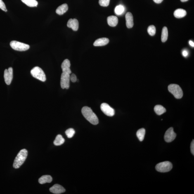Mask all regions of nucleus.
Listing matches in <instances>:
<instances>
[{"label":"nucleus","instance_id":"1","mask_svg":"<svg viewBox=\"0 0 194 194\" xmlns=\"http://www.w3.org/2000/svg\"><path fill=\"white\" fill-rule=\"evenodd\" d=\"M82 113L85 118L93 125L98 123V117L90 107H84L82 109Z\"/></svg>","mask_w":194,"mask_h":194},{"label":"nucleus","instance_id":"2","mask_svg":"<svg viewBox=\"0 0 194 194\" xmlns=\"http://www.w3.org/2000/svg\"><path fill=\"white\" fill-rule=\"evenodd\" d=\"M28 155L27 151L25 149L21 150L15 157L13 164V167L15 169L20 168L25 162Z\"/></svg>","mask_w":194,"mask_h":194},{"label":"nucleus","instance_id":"3","mask_svg":"<svg viewBox=\"0 0 194 194\" xmlns=\"http://www.w3.org/2000/svg\"><path fill=\"white\" fill-rule=\"evenodd\" d=\"M31 73L33 77L42 82H45L46 80V74L42 69L39 67H35L32 68L31 71Z\"/></svg>","mask_w":194,"mask_h":194},{"label":"nucleus","instance_id":"4","mask_svg":"<svg viewBox=\"0 0 194 194\" xmlns=\"http://www.w3.org/2000/svg\"><path fill=\"white\" fill-rule=\"evenodd\" d=\"M168 89L170 92L172 93L176 98L179 99L183 96L182 90L178 85L173 84L169 85Z\"/></svg>","mask_w":194,"mask_h":194},{"label":"nucleus","instance_id":"5","mask_svg":"<svg viewBox=\"0 0 194 194\" xmlns=\"http://www.w3.org/2000/svg\"><path fill=\"white\" fill-rule=\"evenodd\" d=\"M173 165L171 163L168 161L163 162L157 164L155 168L159 172L165 173L169 172L172 169Z\"/></svg>","mask_w":194,"mask_h":194},{"label":"nucleus","instance_id":"6","mask_svg":"<svg viewBox=\"0 0 194 194\" xmlns=\"http://www.w3.org/2000/svg\"><path fill=\"white\" fill-rule=\"evenodd\" d=\"M10 45L13 49L18 51H25L30 48V46L29 45L17 41H11Z\"/></svg>","mask_w":194,"mask_h":194},{"label":"nucleus","instance_id":"7","mask_svg":"<svg viewBox=\"0 0 194 194\" xmlns=\"http://www.w3.org/2000/svg\"><path fill=\"white\" fill-rule=\"evenodd\" d=\"M70 74L62 73L60 80V86L62 89H68L70 86Z\"/></svg>","mask_w":194,"mask_h":194},{"label":"nucleus","instance_id":"8","mask_svg":"<svg viewBox=\"0 0 194 194\" xmlns=\"http://www.w3.org/2000/svg\"><path fill=\"white\" fill-rule=\"evenodd\" d=\"M100 108H101L102 111L106 115L109 116V117H112L115 114V110L108 104L106 103L102 104L100 106Z\"/></svg>","mask_w":194,"mask_h":194},{"label":"nucleus","instance_id":"9","mask_svg":"<svg viewBox=\"0 0 194 194\" xmlns=\"http://www.w3.org/2000/svg\"><path fill=\"white\" fill-rule=\"evenodd\" d=\"M176 134L172 127L169 128L166 132L164 135V139L167 143H170L175 139Z\"/></svg>","mask_w":194,"mask_h":194},{"label":"nucleus","instance_id":"10","mask_svg":"<svg viewBox=\"0 0 194 194\" xmlns=\"http://www.w3.org/2000/svg\"><path fill=\"white\" fill-rule=\"evenodd\" d=\"M4 79L5 82L7 85L11 84L13 78V70L12 67L6 69L4 71Z\"/></svg>","mask_w":194,"mask_h":194},{"label":"nucleus","instance_id":"11","mask_svg":"<svg viewBox=\"0 0 194 194\" xmlns=\"http://www.w3.org/2000/svg\"><path fill=\"white\" fill-rule=\"evenodd\" d=\"M50 191L55 194H60L64 193L65 190L63 187L58 184H55L50 188Z\"/></svg>","mask_w":194,"mask_h":194},{"label":"nucleus","instance_id":"12","mask_svg":"<svg viewBox=\"0 0 194 194\" xmlns=\"http://www.w3.org/2000/svg\"><path fill=\"white\" fill-rule=\"evenodd\" d=\"M68 27L71 28L74 31H77L78 30L79 23L78 21L76 19H70L67 22Z\"/></svg>","mask_w":194,"mask_h":194},{"label":"nucleus","instance_id":"13","mask_svg":"<svg viewBox=\"0 0 194 194\" xmlns=\"http://www.w3.org/2000/svg\"><path fill=\"white\" fill-rule=\"evenodd\" d=\"M71 63L70 60L66 59L64 60L61 65V68L63 72L71 74V71L70 69Z\"/></svg>","mask_w":194,"mask_h":194},{"label":"nucleus","instance_id":"14","mask_svg":"<svg viewBox=\"0 0 194 194\" xmlns=\"http://www.w3.org/2000/svg\"><path fill=\"white\" fill-rule=\"evenodd\" d=\"M126 26L128 28H131L134 25L133 17L132 14L131 12H127L126 15Z\"/></svg>","mask_w":194,"mask_h":194},{"label":"nucleus","instance_id":"15","mask_svg":"<svg viewBox=\"0 0 194 194\" xmlns=\"http://www.w3.org/2000/svg\"><path fill=\"white\" fill-rule=\"evenodd\" d=\"M109 42L108 38L103 37L96 40L93 43V46H103L107 45Z\"/></svg>","mask_w":194,"mask_h":194},{"label":"nucleus","instance_id":"16","mask_svg":"<svg viewBox=\"0 0 194 194\" xmlns=\"http://www.w3.org/2000/svg\"><path fill=\"white\" fill-rule=\"evenodd\" d=\"M108 25L111 27H115L118 24V20L117 17L114 15H111L107 18Z\"/></svg>","mask_w":194,"mask_h":194},{"label":"nucleus","instance_id":"17","mask_svg":"<svg viewBox=\"0 0 194 194\" xmlns=\"http://www.w3.org/2000/svg\"><path fill=\"white\" fill-rule=\"evenodd\" d=\"M68 7L67 4H63L58 7L56 10V12L60 15L64 14L68 10Z\"/></svg>","mask_w":194,"mask_h":194},{"label":"nucleus","instance_id":"18","mask_svg":"<svg viewBox=\"0 0 194 194\" xmlns=\"http://www.w3.org/2000/svg\"><path fill=\"white\" fill-rule=\"evenodd\" d=\"M187 15L186 10L182 9H178L174 11V15L176 18H180L185 17Z\"/></svg>","mask_w":194,"mask_h":194},{"label":"nucleus","instance_id":"19","mask_svg":"<svg viewBox=\"0 0 194 194\" xmlns=\"http://www.w3.org/2000/svg\"><path fill=\"white\" fill-rule=\"evenodd\" d=\"M52 178L51 176L44 175L41 176L39 179V182L41 184L47 183H50L52 181Z\"/></svg>","mask_w":194,"mask_h":194},{"label":"nucleus","instance_id":"20","mask_svg":"<svg viewBox=\"0 0 194 194\" xmlns=\"http://www.w3.org/2000/svg\"><path fill=\"white\" fill-rule=\"evenodd\" d=\"M154 110L157 115H161L166 112L165 108L161 105H156L154 108Z\"/></svg>","mask_w":194,"mask_h":194},{"label":"nucleus","instance_id":"21","mask_svg":"<svg viewBox=\"0 0 194 194\" xmlns=\"http://www.w3.org/2000/svg\"><path fill=\"white\" fill-rule=\"evenodd\" d=\"M65 140L62 136V135L58 134L57 136L55 139L54 141V144L55 146L61 145L65 143Z\"/></svg>","mask_w":194,"mask_h":194},{"label":"nucleus","instance_id":"22","mask_svg":"<svg viewBox=\"0 0 194 194\" xmlns=\"http://www.w3.org/2000/svg\"><path fill=\"white\" fill-rule=\"evenodd\" d=\"M22 2L30 7H35L37 6L38 2L36 0H21Z\"/></svg>","mask_w":194,"mask_h":194},{"label":"nucleus","instance_id":"23","mask_svg":"<svg viewBox=\"0 0 194 194\" xmlns=\"http://www.w3.org/2000/svg\"><path fill=\"white\" fill-rule=\"evenodd\" d=\"M145 132V130L144 129H140L137 132V136L140 141H143L144 139Z\"/></svg>","mask_w":194,"mask_h":194},{"label":"nucleus","instance_id":"24","mask_svg":"<svg viewBox=\"0 0 194 194\" xmlns=\"http://www.w3.org/2000/svg\"><path fill=\"white\" fill-rule=\"evenodd\" d=\"M168 36L167 28L164 27L163 28L162 34V41L163 43L167 41Z\"/></svg>","mask_w":194,"mask_h":194},{"label":"nucleus","instance_id":"25","mask_svg":"<svg viewBox=\"0 0 194 194\" xmlns=\"http://www.w3.org/2000/svg\"><path fill=\"white\" fill-rule=\"evenodd\" d=\"M124 11V8L122 5H119L116 7L115 9V12L116 14L121 15L123 13Z\"/></svg>","mask_w":194,"mask_h":194},{"label":"nucleus","instance_id":"26","mask_svg":"<svg viewBox=\"0 0 194 194\" xmlns=\"http://www.w3.org/2000/svg\"><path fill=\"white\" fill-rule=\"evenodd\" d=\"M75 132L73 129H69L66 131L65 133L67 136L68 138H71L75 134Z\"/></svg>","mask_w":194,"mask_h":194},{"label":"nucleus","instance_id":"27","mask_svg":"<svg viewBox=\"0 0 194 194\" xmlns=\"http://www.w3.org/2000/svg\"><path fill=\"white\" fill-rule=\"evenodd\" d=\"M148 32L149 34L151 36H153L155 34L156 30L155 26L151 25L148 27Z\"/></svg>","mask_w":194,"mask_h":194},{"label":"nucleus","instance_id":"28","mask_svg":"<svg viewBox=\"0 0 194 194\" xmlns=\"http://www.w3.org/2000/svg\"><path fill=\"white\" fill-rule=\"evenodd\" d=\"M110 0H99V4L103 7H107L109 4Z\"/></svg>","mask_w":194,"mask_h":194},{"label":"nucleus","instance_id":"29","mask_svg":"<svg viewBox=\"0 0 194 194\" xmlns=\"http://www.w3.org/2000/svg\"><path fill=\"white\" fill-rule=\"evenodd\" d=\"M0 8L5 12L7 11L6 8V5H5L4 3L3 2L2 0H0Z\"/></svg>","mask_w":194,"mask_h":194},{"label":"nucleus","instance_id":"30","mask_svg":"<svg viewBox=\"0 0 194 194\" xmlns=\"http://www.w3.org/2000/svg\"><path fill=\"white\" fill-rule=\"evenodd\" d=\"M70 79L72 82H75L77 81V77L75 74H72L70 76Z\"/></svg>","mask_w":194,"mask_h":194},{"label":"nucleus","instance_id":"31","mask_svg":"<svg viewBox=\"0 0 194 194\" xmlns=\"http://www.w3.org/2000/svg\"><path fill=\"white\" fill-rule=\"evenodd\" d=\"M190 149H191V152L192 154L194 155V140L192 141L190 145Z\"/></svg>","mask_w":194,"mask_h":194},{"label":"nucleus","instance_id":"32","mask_svg":"<svg viewBox=\"0 0 194 194\" xmlns=\"http://www.w3.org/2000/svg\"><path fill=\"white\" fill-rule=\"evenodd\" d=\"M182 54L183 56L185 57H186L187 56V55H188V52L187 51H183Z\"/></svg>","mask_w":194,"mask_h":194},{"label":"nucleus","instance_id":"33","mask_svg":"<svg viewBox=\"0 0 194 194\" xmlns=\"http://www.w3.org/2000/svg\"><path fill=\"white\" fill-rule=\"evenodd\" d=\"M154 2L157 3V4H159L162 2L163 0H153Z\"/></svg>","mask_w":194,"mask_h":194},{"label":"nucleus","instance_id":"34","mask_svg":"<svg viewBox=\"0 0 194 194\" xmlns=\"http://www.w3.org/2000/svg\"><path fill=\"white\" fill-rule=\"evenodd\" d=\"M189 44L190 46L192 47L194 46V43L193 42V41H190Z\"/></svg>","mask_w":194,"mask_h":194},{"label":"nucleus","instance_id":"35","mask_svg":"<svg viewBox=\"0 0 194 194\" xmlns=\"http://www.w3.org/2000/svg\"><path fill=\"white\" fill-rule=\"evenodd\" d=\"M188 0H181L182 2H186V1H188Z\"/></svg>","mask_w":194,"mask_h":194},{"label":"nucleus","instance_id":"36","mask_svg":"<svg viewBox=\"0 0 194 194\" xmlns=\"http://www.w3.org/2000/svg\"><path fill=\"white\" fill-rule=\"evenodd\" d=\"M77 81V82H79V79H77V81Z\"/></svg>","mask_w":194,"mask_h":194}]
</instances>
